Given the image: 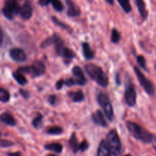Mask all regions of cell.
<instances>
[{"label": "cell", "instance_id": "obj_27", "mask_svg": "<svg viewBox=\"0 0 156 156\" xmlns=\"http://www.w3.org/2000/svg\"><path fill=\"white\" fill-rule=\"evenodd\" d=\"M50 3L53 5V9L57 11V12H62L64 9V6L60 0H51Z\"/></svg>", "mask_w": 156, "mask_h": 156}, {"label": "cell", "instance_id": "obj_36", "mask_svg": "<svg viewBox=\"0 0 156 156\" xmlns=\"http://www.w3.org/2000/svg\"><path fill=\"white\" fill-rule=\"evenodd\" d=\"M20 93H21V95L24 98H27L29 95V93L27 92V91H25L24 90H22V89L20 90Z\"/></svg>", "mask_w": 156, "mask_h": 156}, {"label": "cell", "instance_id": "obj_30", "mask_svg": "<svg viewBox=\"0 0 156 156\" xmlns=\"http://www.w3.org/2000/svg\"><path fill=\"white\" fill-rule=\"evenodd\" d=\"M137 62H138L139 65L144 69H146V61L144 56H137Z\"/></svg>", "mask_w": 156, "mask_h": 156}, {"label": "cell", "instance_id": "obj_26", "mask_svg": "<svg viewBox=\"0 0 156 156\" xmlns=\"http://www.w3.org/2000/svg\"><path fill=\"white\" fill-rule=\"evenodd\" d=\"M43 123V116L41 114H38L32 121V125L36 129H39L41 127Z\"/></svg>", "mask_w": 156, "mask_h": 156}, {"label": "cell", "instance_id": "obj_3", "mask_svg": "<svg viewBox=\"0 0 156 156\" xmlns=\"http://www.w3.org/2000/svg\"><path fill=\"white\" fill-rule=\"evenodd\" d=\"M52 37H53V44L56 47V53L59 56L63 57L65 60H71L72 59H73L76 56V54L71 49L66 47L64 41L59 35L55 34Z\"/></svg>", "mask_w": 156, "mask_h": 156}, {"label": "cell", "instance_id": "obj_33", "mask_svg": "<svg viewBox=\"0 0 156 156\" xmlns=\"http://www.w3.org/2000/svg\"><path fill=\"white\" fill-rule=\"evenodd\" d=\"M56 101H57V97H56V95H55V94L50 95V97L48 98V101L51 105H54L55 104H56Z\"/></svg>", "mask_w": 156, "mask_h": 156}, {"label": "cell", "instance_id": "obj_18", "mask_svg": "<svg viewBox=\"0 0 156 156\" xmlns=\"http://www.w3.org/2000/svg\"><path fill=\"white\" fill-rule=\"evenodd\" d=\"M135 2L140 15L143 17V18L146 19V17H147V11H146V5H145L144 1L143 0H135Z\"/></svg>", "mask_w": 156, "mask_h": 156}, {"label": "cell", "instance_id": "obj_40", "mask_svg": "<svg viewBox=\"0 0 156 156\" xmlns=\"http://www.w3.org/2000/svg\"><path fill=\"white\" fill-rule=\"evenodd\" d=\"M48 156H56V155H53V154H52V155H49Z\"/></svg>", "mask_w": 156, "mask_h": 156}, {"label": "cell", "instance_id": "obj_19", "mask_svg": "<svg viewBox=\"0 0 156 156\" xmlns=\"http://www.w3.org/2000/svg\"><path fill=\"white\" fill-rule=\"evenodd\" d=\"M45 149L47 150L53 151V152H56V153H61L62 151V146L60 143H53L47 144L45 146Z\"/></svg>", "mask_w": 156, "mask_h": 156}, {"label": "cell", "instance_id": "obj_35", "mask_svg": "<svg viewBox=\"0 0 156 156\" xmlns=\"http://www.w3.org/2000/svg\"><path fill=\"white\" fill-rule=\"evenodd\" d=\"M64 85V81L62 79H60V80L58 81L56 84V88L57 90H60L61 88H62V86Z\"/></svg>", "mask_w": 156, "mask_h": 156}, {"label": "cell", "instance_id": "obj_5", "mask_svg": "<svg viewBox=\"0 0 156 156\" xmlns=\"http://www.w3.org/2000/svg\"><path fill=\"white\" fill-rule=\"evenodd\" d=\"M46 71V67L44 62L37 60L32 63L29 67H22L18 69V72L21 73H27L30 74L33 77H38L44 74Z\"/></svg>", "mask_w": 156, "mask_h": 156}, {"label": "cell", "instance_id": "obj_17", "mask_svg": "<svg viewBox=\"0 0 156 156\" xmlns=\"http://www.w3.org/2000/svg\"><path fill=\"white\" fill-rule=\"evenodd\" d=\"M82 46V51H83V55L86 59H92L94 57V54L93 50L90 47L89 44L88 43H83Z\"/></svg>", "mask_w": 156, "mask_h": 156}, {"label": "cell", "instance_id": "obj_14", "mask_svg": "<svg viewBox=\"0 0 156 156\" xmlns=\"http://www.w3.org/2000/svg\"><path fill=\"white\" fill-rule=\"evenodd\" d=\"M92 120L95 124L98 125V126H103V127H107L108 126L105 117L101 111H97L92 114Z\"/></svg>", "mask_w": 156, "mask_h": 156}, {"label": "cell", "instance_id": "obj_12", "mask_svg": "<svg viewBox=\"0 0 156 156\" xmlns=\"http://www.w3.org/2000/svg\"><path fill=\"white\" fill-rule=\"evenodd\" d=\"M73 73L75 76L74 82L75 85H84L86 83V79H85V76H84L83 71L79 66H75L73 69Z\"/></svg>", "mask_w": 156, "mask_h": 156}, {"label": "cell", "instance_id": "obj_24", "mask_svg": "<svg viewBox=\"0 0 156 156\" xmlns=\"http://www.w3.org/2000/svg\"><path fill=\"white\" fill-rule=\"evenodd\" d=\"M10 99V94L7 90L0 87V101L6 103Z\"/></svg>", "mask_w": 156, "mask_h": 156}, {"label": "cell", "instance_id": "obj_8", "mask_svg": "<svg viewBox=\"0 0 156 156\" xmlns=\"http://www.w3.org/2000/svg\"><path fill=\"white\" fill-rule=\"evenodd\" d=\"M134 71H135L140 85L143 87V89L146 91V92L150 95H154L155 94V87H154L153 83L151 81H149L137 67H134Z\"/></svg>", "mask_w": 156, "mask_h": 156}, {"label": "cell", "instance_id": "obj_20", "mask_svg": "<svg viewBox=\"0 0 156 156\" xmlns=\"http://www.w3.org/2000/svg\"><path fill=\"white\" fill-rule=\"evenodd\" d=\"M70 98L73 100L74 102H81L84 100V94L82 91H74V92L69 93Z\"/></svg>", "mask_w": 156, "mask_h": 156}, {"label": "cell", "instance_id": "obj_10", "mask_svg": "<svg viewBox=\"0 0 156 156\" xmlns=\"http://www.w3.org/2000/svg\"><path fill=\"white\" fill-rule=\"evenodd\" d=\"M9 55H10L11 58H12L14 61H16V62H24V61L27 59V55H26L25 52H24L22 49H12V50H10V51H9Z\"/></svg>", "mask_w": 156, "mask_h": 156}, {"label": "cell", "instance_id": "obj_2", "mask_svg": "<svg viewBox=\"0 0 156 156\" xmlns=\"http://www.w3.org/2000/svg\"><path fill=\"white\" fill-rule=\"evenodd\" d=\"M85 69L91 79L95 81L101 87H107L108 85V77L103 72L102 69L94 64H88Z\"/></svg>", "mask_w": 156, "mask_h": 156}, {"label": "cell", "instance_id": "obj_38", "mask_svg": "<svg viewBox=\"0 0 156 156\" xmlns=\"http://www.w3.org/2000/svg\"><path fill=\"white\" fill-rule=\"evenodd\" d=\"M3 42V32L2 30L0 28V47H1L2 44Z\"/></svg>", "mask_w": 156, "mask_h": 156}, {"label": "cell", "instance_id": "obj_32", "mask_svg": "<svg viewBox=\"0 0 156 156\" xmlns=\"http://www.w3.org/2000/svg\"><path fill=\"white\" fill-rule=\"evenodd\" d=\"M14 143L10 141H7V140H0V146L2 147H9V146H13Z\"/></svg>", "mask_w": 156, "mask_h": 156}, {"label": "cell", "instance_id": "obj_37", "mask_svg": "<svg viewBox=\"0 0 156 156\" xmlns=\"http://www.w3.org/2000/svg\"><path fill=\"white\" fill-rule=\"evenodd\" d=\"M7 156H22L20 152H10L8 153Z\"/></svg>", "mask_w": 156, "mask_h": 156}, {"label": "cell", "instance_id": "obj_23", "mask_svg": "<svg viewBox=\"0 0 156 156\" xmlns=\"http://www.w3.org/2000/svg\"><path fill=\"white\" fill-rule=\"evenodd\" d=\"M117 2L126 13H129L132 11V6L129 0H117Z\"/></svg>", "mask_w": 156, "mask_h": 156}, {"label": "cell", "instance_id": "obj_11", "mask_svg": "<svg viewBox=\"0 0 156 156\" xmlns=\"http://www.w3.org/2000/svg\"><path fill=\"white\" fill-rule=\"evenodd\" d=\"M32 12H33V9H32L31 4L29 1H26L24 3V5L19 8L18 14H20V15H21L23 19L28 20L31 17Z\"/></svg>", "mask_w": 156, "mask_h": 156}, {"label": "cell", "instance_id": "obj_29", "mask_svg": "<svg viewBox=\"0 0 156 156\" xmlns=\"http://www.w3.org/2000/svg\"><path fill=\"white\" fill-rule=\"evenodd\" d=\"M52 20H53V22H54L55 24H56V25L59 26V27H62V28H64V29H65V30H68V31L71 32V28H70V27H69V26L67 25V24H66L65 23L62 22V21H59V20H58L57 18H56V17H54V16L52 17Z\"/></svg>", "mask_w": 156, "mask_h": 156}, {"label": "cell", "instance_id": "obj_6", "mask_svg": "<svg viewBox=\"0 0 156 156\" xmlns=\"http://www.w3.org/2000/svg\"><path fill=\"white\" fill-rule=\"evenodd\" d=\"M98 101L103 109L104 112L106 114V117H108V120L110 121H112L114 117V109H113L112 105L108 96L105 93H100L98 95Z\"/></svg>", "mask_w": 156, "mask_h": 156}, {"label": "cell", "instance_id": "obj_4", "mask_svg": "<svg viewBox=\"0 0 156 156\" xmlns=\"http://www.w3.org/2000/svg\"><path fill=\"white\" fill-rule=\"evenodd\" d=\"M107 144L111 151V155L114 156H119L121 153L122 145L117 132L115 129L110 131L107 135Z\"/></svg>", "mask_w": 156, "mask_h": 156}, {"label": "cell", "instance_id": "obj_21", "mask_svg": "<svg viewBox=\"0 0 156 156\" xmlns=\"http://www.w3.org/2000/svg\"><path fill=\"white\" fill-rule=\"evenodd\" d=\"M79 143H78L77 137H76V133L72 134L71 137H70L69 140V146L70 148L72 149L73 152L74 153H76V152L79 151Z\"/></svg>", "mask_w": 156, "mask_h": 156}, {"label": "cell", "instance_id": "obj_1", "mask_svg": "<svg viewBox=\"0 0 156 156\" xmlns=\"http://www.w3.org/2000/svg\"><path fill=\"white\" fill-rule=\"evenodd\" d=\"M126 125L128 130L130 132L133 136L135 137L136 140H140L145 143H150L154 140L153 134L143 129L140 125L131 121L126 122Z\"/></svg>", "mask_w": 156, "mask_h": 156}, {"label": "cell", "instance_id": "obj_28", "mask_svg": "<svg viewBox=\"0 0 156 156\" xmlns=\"http://www.w3.org/2000/svg\"><path fill=\"white\" fill-rule=\"evenodd\" d=\"M120 40V34L117 29H113L111 32V41L114 44H117Z\"/></svg>", "mask_w": 156, "mask_h": 156}, {"label": "cell", "instance_id": "obj_34", "mask_svg": "<svg viewBox=\"0 0 156 156\" xmlns=\"http://www.w3.org/2000/svg\"><path fill=\"white\" fill-rule=\"evenodd\" d=\"M51 2V0H39L38 4L41 6H47Z\"/></svg>", "mask_w": 156, "mask_h": 156}, {"label": "cell", "instance_id": "obj_31", "mask_svg": "<svg viewBox=\"0 0 156 156\" xmlns=\"http://www.w3.org/2000/svg\"><path fill=\"white\" fill-rule=\"evenodd\" d=\"M88 146H89V145H88V142L84 140L83 142H82L79 145V150L82 151V152H85V151H86L88 149Z\"/></svg>", "mask_w": 156, "mask_h": 156}, {"label": "cell", "instance_id": "obj_16", "mask_svg": "<svg viewBox=\"0 0 156 156\" xmlns=\"http://www.w3.org/2000/svg\"><path fill=\"white\" fill-rule=\"evenodd\" d=\"M98 156H111V151L105 140H102L98 149Z\"/></svg>", "mask_w": 156, "mask_h": 156}, {"label": "cell", "instance_id": "obj_15", "mask_svg": "<svg viewBox=\"0 0 156 156\" xmlns=\"http://www.w3.org/2000/svg\"><path fill=\"white\" fill-rule=\"evenodd\" d=\"M0 122L11 126H14L16 125V121H15V118L12 117V115L8 114V113H4L0 115Z\"/></svg>", "mask_w": 156, "mask_h": 156}, {"label": "cell", "instance_id": "obj_7", "mask_svg": "<svg viewBox=\"0 0 156 156\" xmlns=\"http://www.w3.org/2000/svg\"><path fill=\"white\" fill-rule=\"evenodd\" d=\"M19 8L18 0H5L2 13L7 19L12 20L18 14Z\"/></svg>", "mask_w": 156, "mask_h": 156}, {"label": "cell", "instance_id": "obj_9", "mask_svg": "<svg viewBox=\"0 0 156 156\" xmlns=\"http://www.w3.org/2000/svg\"><path fill=\"white\" fill-rule=\"evenodd\" d=\"M125 100L128 106L133 107L136 104V91L132 83L126 86L125 91Z\"/></svg>", "mask_w": 156, "mask_h": 156}, {"label": "cell", "instance_id": "obj_13", "mask_svg": "<svg viewBox=\"0 0 156 156\" xmlns=\"http://www.w3.org/2000/svg\"><path fill=\"white\" fill-rule=\"evenodd\" d=\"M67 5V15L70 17H78L80 15L81 11L79 6L73 0H66Z\"/></svg>", "mask_w": 156, "mask_h": 156}, {"label": "cell", "instance_id": "obj_39", "mask_svg": "<svg viewBox=\"0 0 156 156\" xmlns=\"http://www.w3.org/2000/svg\"><path fill=\"white\" fill-rule=\"evenodd\" d=\"M105 1H106L108 3H109L110 5H113L114 4V0H105Z\"/></svg>", "mask_w": 156, "mask_h": 156}, {"label": "cell", "instance_id": "obj_25", "mask_svg": "<svg viewBox=\"0 0 156 156\" xmlns=\"http://www.w3.org/2000/svg\"><path fill=\"white\" fill-rule=\"evenodd\" d=\"M62 132H63V129L59 126H52L47 129V133L50 135H59L62 133Z\"/></svg>", "mask_w": 156, "mask_h": 156}, {"label": "cell", "instance_id": "obj_22", "mask_svg": "<svg viewBox=\"0 0 156 156\" xmlns=\"http://www.w3.org/2000/svg\"><path fill=\"white\" fill-rule=\"evenodd\" d=\"M13 77L15 79V80L18 82L19 85H24L27 84V80L26 79V78L24 77L23 73H19V72L16 71L15 73H13Z\"/></svg>", "mask_w": 156, "mask_h": 156}, {"label": "cell", "instance_id": "obj_41", "mask_svg": "<svg viewBox=\"0 0 156 156\" xmlns=\"http://www.w3.org/2000/svg\"><path fill=\"white\" fill-rule=\"evenodd\" d=\"M124 156H132L131 155H129V154H128V155H124Z\"/></svg>", "mask_w": 156, "mask_h": 156}]
</instances>
